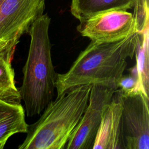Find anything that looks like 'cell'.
Wrapping results in <instances>:
<instances>
[{"instance_id":"cell-11","label":"cell","mask_w":149,"mask_h":149,"mask_svg":"<svg viewBox=\"0 0 149 149\" xmlns=\"http://www.w3.org/2000/svg\"><path fill=\"white\" fill-rule=\"evenodd\" d=\"M136 0H72L70 12L79 21L110 10H127Z\"/></svg>"},{"instance_id":"cell-13","label":"cell","mask_w":149,"mask_h":149,"mask_svg":"<svg viewBox=\"0 0 149 149\" xmlns=\"http://www.w3.org/2000/svg\"><path fill=\"white\" fill-rule=\"evenodd\" d=\"M118 90L123 94H130L138 91V77L136 66H133L129 75L123 74L118 83Z\"/></svg>"},{"instance_id":"cell-6","label":"cell","mask_w":149,"mask_h":149,"mask_svg":"<svg viewBox=\"0 0 149 149\" xmlns=\"http://www.w3.org/2000/svg\"><path fill=\"white\" fill-rule=\"evenodd\" d=\"M78 32L91 41L112 42L138 32L133 13L124 10H110L80 20Z\"/></svg>"},{"instance_id":"cell-14","label":"cell","mask_w":149,"mask_h":149,"mask_svg":"<svg viewBox=\"0 0 149 149\" xmlns=\"http://www.w3.org/2000/svg\"><path fill=\"white\" fill-rule=\"evenodd\" d=\"M145 2H146V6L149 8V1L148 0H145Z\"/></svg>"},{"instance_id":"cell-5","label":"cell","mask_w":149,"mask_h":149,"mask_svg":"<svg viewBox=\"0 0 149 149\" xmlns=\"http://www.w3.org/2000/svg\"><path fill=\"white\" fill-rule=\"evenodd\" d=\"M45 8V0H0V47L15 48Z\"/></svg>"},{"instance_id":"cell-10","label":"cell","mask_w":149,"mask_h":149,"mask_svg":"<svg viewBox=\"0 0 149 149\" xmlns=\"http://www.w3.org/2000/svg\"><path fill=\"white\" fill-rule=\"evenodd\" d=\"M15 48L0 47V101L10 104H20L19 89L15 86L12 60Z\"/></svg>"},{"instance_id":"cell-4","label":"cell","mask_w":149,"mask_h":149,"mask_svg":"<svg viewBox=\"0 0 149 149\" xmlns=\"http://www.w3.org/2000/svg\"><path fill=\"white\" fill-rule=\"evenodd\" d=\"M122 107L121 130L124 149L149 148V98L139 91L113 94Z\"/></svg>"},{"instance_id":"cell-9","label":"cell","mask_w":149,"mask_h":149,"mask_svg":"<svg viewBox=\"0 0 149 149\" xmlns=\"http://www.w3.org/2000/svg\"><path fill=\"white\" fill-rule=\"evenodd\" d=\"M28 125L25 120L24 109L21 104L0 101V149L8 140L19 133H27Z\"/></svg>"},{"instance_id":"cell-1","label":"cell","mask_w":149,"mask_h":149,"mask_svg":"<svg viewBox=\"0 0 149 149\" xmlns=\"http://www.w3.org/2000/svg\"><path fill=\"white\" fill-rule=\"evenodd\" d=\"M136 32L112 42L91 41L73 62L68 72L57 74V96L81 85L98 84L118 90V83L132 59L137 44Z\"/></svg>"},{"instance_id":"cell-3","label":"cell","mask_w":149,"mask_h":149,"mask_svg":"<svg viewBox=\"0 0 149 149\" xmlns=\"http://www.w3.org/2000/svg\"><path fill=\"white\" fill-rule=\"evenodd\" d=\"M92 85H81L56 96L35 123L19 149H64L88 104Z\"/></svg>"},{"instance_id":"cell-7","label":"cell","mask_w":149,"mask_h":149,"mask_svg":"<svg viewBox=\"0 0 149 149\" xmlns=\"http://www.w3.org/2000/svg\"><path fill=\"white\" fill-rule=\"evenodd\" d=\"M115 91L105 86L92 85L88 104L65 148L93 149L104 107L112 101Z\"/></svg>"},{"instance_id":"cell-8","label":"cell","mask_w":149,"mask_h":149,"mask_svg":"<svg viewBox=\"0 0 149 149\" xmlns=\"http://www.w3.org/2000/svg\"><path fill=\"white\" fill-rule=\"evenodd\" d=\"M120 102L113 97L106 104L96 134L93 149H124L122 130Z\"/></svg>"},{"instance_id":"cell-2","label":"cell","mask_w":149,"mask_h":149,"mask_svg":"<svg viewBox=\"0 0 149 149\" xmlns=\"http://www.w3.org/2000/svg\"><path fill=\"white\" fill-rule=\"evenodd\" d=\"M50 23L48 14H42L33 22L28 31L30 43L19 91L29 117L40 114L54 95L57 73L51 58Z\"/></svg>"},{"instance_id":"cell-15","label":"cell","mask_w":149,"mask_h":149,"mask_svg":"<svg viewBox=\"0 0 149 149\" xmlns=\"http://www.w3.org/2000/svg\"></svg>"},{"instance_id":"cell-12","label":"cell","mask_w":149,"mask_h":149,"mask_svg":"<svg viewBox=\"0 0 149 149\" xmlns=\"http://www.w3.org/2000/svg\"><path fill=\"white\" fill-rule=\"evenodd\" d=\"M149 32L148 26L137 34L135 50L136 68L138 77V91L149 98Z\"/></svg>"}]
</instances>
